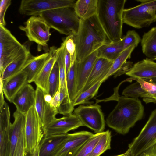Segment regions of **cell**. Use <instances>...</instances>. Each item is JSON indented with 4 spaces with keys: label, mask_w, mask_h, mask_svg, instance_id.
Masks as SVG:
<instances>
[{
    "label": "cell",
    "mask_w": 156,
    "mask_h": 156,
    "mask_svg": "<svg viewBox=\"0 0 156 156\" xmlns=\"http://www.w3.org/2000/svg\"><path fill=\"white\" fill-rule=\"evenodd\" d=\"M103 132L94 134L74 156H89L100 140Z\"/></svg>",
    "instance_id": "obj_36"
},
{
    "label": "cell",
    "mask_w": 156,
    "mask_h": 156,
    "mask_svg": "<svg viewBox=\"0 0 156 156\" xmlns=\"http://www.w3.org/2000/svg\"><path fill=\"white\" fill-rule=\"evenodd\" d=\"M69 134L43 137L40 144L39 156H55Z\"/></svg>",
    "instance_id": "obj_21"
},
{
    "label": "cell",
    "mask_w": 156,
    "mask_h": 156,
    "mask_svg": "<svg viewBox=\"0 0 156 156\" xmlns=\"http://www.w3.org/2000/svg\"><path fill=\"white\" fill-rule=\"evenodd\" d=\"M25 128L20 136L13 156H25Z\"/></svg>",
    "instance_id": "obj_39"
},
{
    "label": "cell",
    "mask_w": 156,
    "mask_h": 156,
    "mask_svg": "<svg viewBox=\"0 0 156 156\" xmlns=\"http://www.w3.org/2000/svg\"><path fill=\"white\" fill-rule=\"evenodd\" d=\"M44 136L40 120L34 106L26 114V151L30 153L35 151Z\"/></svg>",
    "instance_id": "obj_8"
},
{
    "label": "cell",
    "mask_w": 156,
    "mask_h": 156,
    "mask_svg": "<svg viewBox=\"0 0 156 156\" xmlns=\"http://www.w3.org/2000/svg\"><path fill=\"white\" fill-rule=\"evenodd\" d=\"M129 156V153L128 152V151L127 150V151L124 153L120 154L119 155H116V156Z\"/></svg>",
    "instance_id": "obj_49"
},
{
    "label": "cell",
    "mask_w": 156,
    "mask_h": 156,
    "mask_svg": "<svg viewBox=\"0 0 156 156\" xmlns=\"http://www.w3.org/2000/svg\"><path fill=\"white\" fill-rule=\"evenodd\" d=\"M143 101L146 104L154 103L156 104V94L149 95L143 98Z\"/></svg>",
    "instance_id": "obj_45"
},
{
    "label": "cell",
    "mask_w": 156,
    "mask_h": 156,
    "mask_svg": "<svg viewBox=\"0 0 156 156\" xmlns=\"http://www.w3.org/2000/svg\"><path fill=\"white\" fill-rule=\"evenodd\" d=\"M83 125L78 118L72 114L60 118H55L42 129L44 137L67 134Z\"/></svg>",
    "instance_id": "obj_12"
},
{
    "label": "cell",
    "mask_w": 156,
    "mask_h": 156,
    "mask_svg": "<svg viewBox=\"0 0 156 156\" xmlns=\"http://www.w3.org/2000/svg\"><path fill=\"white\" fill-rule=\"evenodd\" d=\"M64 50V46L62 43L61 44V46L57 48L56 55V60L58 62L59 68L60 79L59 87H65L67 88Z\"/></svg>",
    "instance_id": "obj_35"
},
{
    "label": "cell",
    "mask_w": 156,
    "mask_h": 156,
    "mask_svg": "<svg viewBox=\"0 0 156 156\" xmlns=\"http://www.w3.org/2000/svg\"><path fill=\"white\" fill-rule=\"evenodd\" d=\"M39 148L40 144L37 147L35 151L32 153H27L25 151V156H39Z\"/></svg>",
    "instance_id": "obj_46"
},
{
    "label": "cell",
    "mask_w": 156,
    "mask_h": 156,
    "mask_svg": "<svg viewBox=\"0 0 156 156\" xmlns=\"http://www.w3.org/2000/svg\"><path fill=\"white\" fill-rule=\"evenodd\" d=\"M51 52L50 48L48 52L36 56L32 55L30 56L22 70L27 76L28 83L34 82L51 55Z\"/></svg>",
    "instance_id": "obj_20"
},
{
    "label": "cell",
    "mask_w": 156,
    "mask_h": 156,
    "mask_svg": "<svg viewBox=\"0 0 156 156\" xmlns=\"http://www.w3.org/2000/svg\"><path fill=\"white\" fill-rule=\"evenodd\" d=\"M122 94L126 97L136 99H138L140 97L143 98L150 95L137 81L127 87L123 91Z\"/></svg>",
    "instance_id": "obj_33"
},
{
    "label": "cell",
    "mask_w": 156,
    "mask_h": 156,
    "mask_svg": "<svg viewBox=\"0 0 156 156\" xmlns=\"http://www.w3.org/2000/svg\"><path fill=\"white\" fill-rule=\"evenodd\" d=\"M135 48L134 46H132L122 51L113 61L109 71L104 79V81L121 69L127 62V59L131 58V54Z\"/></svg>",
    "instance_id": "obj_28"
},
{
    "label": "cell",
    "mask_w": 156,
    "mask_h": 156,
    "mask_svg": "<svg viewBox=\"0 0 156 156\" xmlns=\"http://www.w3.org/2000/svg\"><path fill=\"white\" fill-rule=\"evenodd\" d=\"M136 80L140 83L142 87L150 95L156 94V85L141 79L136 78Z\"/></svg>",
    "instance_id": "obj_42"
},
{
    "label": "cell",
    "mask_w": 156,
    "mask_h": 156,
    "mask_svg": "<svg viewBox=\"0 0 156 156\" xmlns=\"http://www.w3.org/2000/svg\"><path fill=\"white\" fill-rule=\"evenodd\" d=\"M117 93L113 100L117 104L106 119V123L110 128L119 133L124 135L129 131L138 121L143 117L144 107L141 101L124 96Z\"/></svg>",
    "instance_id": "obj_1"
},
{
    "label": "cell",
    "mask_w": 156,
    "mask_h": 156,
    "mask_svg": "<svg viewBox=\"0 0 156 156\" xmlns=\"http://www.w3.org/2000/svg\"><path fill=\"white\" fill-rule=\"evenodd\" d=\"M75 39L77 62L83 60L102 45L112 43L97 15L86 20L80 19L79 30Z\"/></svg>",
    "instance_id": "obj_2"
},
{
    "label": "cell",
    "mask_w": 156,
    "mask_h": 156,
    "mask_svg": "<svg viewBox=\"0 0 156 156\" xmlns=\"http://www.w3.org/2000/svg\"><path fill=\"white\" fill-rule=\"evenodd\" d=\"M77 63L76 60L72 62L70 68L66 74L67 90L72 103L75 98Z\"/></svg>",
    "instance_id": "obj_29"
},
{
    "label": "cell",
    "mask_w": 156,
    "mask_h": 156,
    "mask_svg": "<svg viewBox=\"0 0 156 156\" xmlns=\"http://www.w3.org/2000/svg\"><path fill=\"white\" fill-rule=\"evenodd\" d=\"M58 91L59 104L57 109L58 114L65 116L72 114L74 110V106L70 99L67 88L65 87H60Z\"/></svg>",
    "instance_id": "obj_27"
},
{
    "label": "cell",
    "mask_w": 156,
    "mask_h": 156,
    "mask_svg": "<svg viewBox=\"0 0 156 156\" xmlns=\"http://www.w3.org/2000/svg\"><path fill=\"white\" fill-rule=\"evenodd\" d=\"M29 49L21 44L5 26L0 24V74L6 67Z\"/></svg>",
    "instance_id": "obj_6"
},
{
    "label": "cell",
    "mask_w": 156,
    "mask_h": 156,
    "mask_svg": "<svg viewBox=\"0 0 156 156\" xmlns=\"http://www.w3.org/2000/svg\"><path fill=\"white\" fill-rule=\"evenodd\" d=\"M44 92L37 87L36 89V96L34 107L40 118L42 127L43 125L47 103L45 101Z\"/></svg>",
    "instance_id": "obj_32"
},
{
    "label": "cell",
    "mask_w": 156,
    "mask_h": 156,
    "mask_svg": "<svg viewBox=\"0 0 156 156\" xmlns=\"http://www.w3.org/2000/svg\"><path fill=\"white\" fill-rule=\"evenodd\" d=\"M97 55V50L83 60L77 62L75 99L82 92L94 64L98 58Z\"/></svg>",
    "instance_id": "obj_15"
},
{
    "label": "cell",
    "mask_w": 156,
    "mask_h": 156,
    "mask_svg": "<svg viewBox=\"0 0 156 156\" xmlns=\"http://www.w3.org/2000/svg\"><path fill=\"white\" fill-rule=\"evenodd\" d=\"M140 42L142 52L147 58L156 60V26L144 33Z\"/></svg>",
    "instance_id": "obj_23"
},
{
    "label": "cell",
    "mask_w": 156,
    "mask_h": 156,
    "mask_svg": "<svg viewBox=\"0 0 156 156\" xmlns=\"http://www.w3.org/2000/svg\"><path fill=\"white\" fill-rule=\"evenodd\" d=\"M19 29L25 32L29 40L34 42L39 46L47 47V43L51 35V27L39 16H31Z\"/></svg>",
    "instance_id": "obj_10"
},
{
    "label": "cell",
    "mask_w": 156,
    "mask_h": 156,
    "mask_svg": "<svg viewBox=\"0 0 156 156\" xmlns=\"http://www.w3.org/2000/svg\"><path fill=\"white\" fill-rule=\"evenodd\" d=\"M126 74L130 77L142 79L156 77V62L147 58L133 65Z\"/></svg>",
    "instance_id": "obj_19"
},
{
    "label": "cell",
    "mask_w": 156,
    "mask_h": 156,
    "mask_svg": "<svg viewBox=\"0 0 156 156\" xmlns=\"http://www.w3.org/2000/svg\"><path fill=\"white\" fill-rule=\"evenodd\" d=\"M111 141V132L108 130L103 132L100 140L89 156H100L106 151L110 149Z\"/></svg>",
    "instance_id": "obj_30"
},
{
    "label": "cell",
    "mask_w": 156,
    "mask_h": 156,
    "mask_svg": "<svg viewBox=\"0 0 156 156\" xmlns=\"http://www.w3.org/2000/svg\"><path fill=\"white\" fill-rule=\"evenodd\" d=\"M58 114L56 109L52 107L50 104L47 103V106L45 112L44 123L42 126V129L55 118V116Z\"/></svg>",
    "instance_id": "obj_40"
},
{
    "label": "cell",
    "mask_w": 156,
    "mask_h": 156,
    "mask_svg": "<svg viewBox=\"0 0 156 156\" xmlns=\"http://www.w3.org/2000/svg\"><path fill=\"white\" fill-rule=\"evenodd\" d=\"M123 50L121 40L104 44L97 50L98 58H103L113 62Z\"/></svg>",
    "instance_id": "obj_26"
},
{
    "label": "cell",
    "mask_w": 156,
    "mask_h": 156,
    "mask_svg": "<svg viewBox=\"0 0 156 156\" xmlns=\"http://www.w3.org/2000/svg\"><path fill=\"white\" fill-rule=\"evenodd\" d=\"M31 55L29 49L10 63L0 75V80H4L22 71Z\"/></svg>",
    "instance_id": "obj_25"
},
{
    "label": "cell",
    "mask_w": 156,
    "mask_h": 156,
    "mask_svg": "<svg viewBox=\"0 0 156 156\" xmlns=\"http://www.w3.org/2000/svg\"><path fill=\"white\" fill-rule=\"evenodd\" d=\"M62 43L65 48L70 55L72 62L76 60V45L75 35H71L68 36Z\"/></svg>",
    "instance_id": "obj_38"
},
{
    "label": "cell",
    "mask_w": 156,
    "mask_h": 156,
    "mask_svg": "<svg viewBox=\"0 0 156 156\" xmlns=\"http://www.w3.org/2000/svg\"><path fill=\"white\" fill-rule=\"evenodd\" d=\"M103 82V81H99L87 90L81 93L73 102V106L74 107L78 105L88 103L89 104L88 101L96 95Z\"/></svg>",
    "instance_id": "obj_31"
},
{
    "label": "cell",
    "mask_w": 156,
    "mask_h": 156,
    "mask_svg": "<svg viewBox=\"0 0 156 156\" xmlns=\"http://www.w3.org/2000/svg\"><path fill=\"white\" fill-rule=\"evenodd\" d=\"M113 62L103 58H98L82 90H87L99 81H103L108 74ZM81 92V93H82Z\"/></svg>",
    "instance_id": "obj_18"
},
{
    "label": "cell",
    "mask_w": 156,
    "mask_h": 156,
    "mask_svg": "<svg viewBox=\"0 0 156 156\" xmlns=\"http://www.w3.org/2000/svg\"><path fill=\"white\" fill-rule=\"evenodd\" d=\"M156 142V108L139 134L128 145L129 156H138Z\"/></svg>",
    "instance_id": "obj_7"
},
{
    "label": "cell",
    "mask_w": 156,
    "mask_h": 156,
    "mask_svg": "<svg viewBox=\"0 0 156 156\" xmlns=\"http://www.w3.org/2000/svg\"><path fill=\"white\" fill-rule=\"evenodd\" d=\"M64 52V60L66 68V74L67 72H68L71 66L72 62V59L70 54L66 49V48L65 47V46Z\"/></svg>",
    "instance_id": "obj_44"
},
{
    "label": "cell",
    "mask_w": 156,
    "mask_h": 156,
    "mask_svg": "<svg viewBox=\"0 0 156 156\" xmlns=\"http://www.w3.org/2000/svg\"><path fill=\"white\" fill-rule=\"evenodd\" d=\"M93 134L85 131L69 134L55 156H74Z\"/></svg>",
    "instance_id": "obj_13"
},
{
    "label": "cell",
    "mask_w": 156,
    "mask_h": 156,
    "mask_svg": "<svg viewBox=\"0 0 156 156\" xmlns=\"http://www.w3.org/2000/svg\"><path fill=\"white\" fill-rule=\"evenodd\" d=\"M101 108L96 104L81 105L74 109L73 114L78 118L83 126L98 133L103 132L105 127L104 117Z\"/></svg>",
    "instance_id": "obj_9"
},
{
    "label": "cell",
    "mask_w": 156,
    "mask_h": 156,
    "mask_svg": "<svg viewBox=\"0 0 156 156\" xmlns=\"http://www.w3.org/2000/svg\"><path fill=\"white\" fill-rule=\"evenodd\" d=\"M60 79L58 65L56 60L53 67L48 82V94L52 97L60 87Z\"/></svg>",
    "instance_id": "obj_34"
},
{
    "label": "cell",
    "mask_w": 156,
    "mask_h": 156,
    "mask_svg": "<svg viewBox=\"0 0 156 156\" xmlns=\"http://www.w3.org/2000/svg\"><path fill=\"white\" fill-rule=\"evenodd\" d=\"M39 16L50 27L60 34L76 35L78 31L80 19L74 7H64L45 11Z\"/></svg>",
    "instance_id": "obj_4"
},
{
    "label": "cell",
    "mask_w": 156,
    "mask_h": 156,
    "mask_svg": "<svg viewBox=\"0 0 156 156\" xmlns=\"http://www.w3.org/2000/svg\"><path fill=\"white\" fill-rule=\"evenodd\" d=\"M10 111L9 106L4 105L0 109V156H10Z\"/></svg>",
    "instance_id": "obj_14"
},
{
    "label": "cell",
    "mask_w": 156,
    "mask_h": 156,
    "mask_svg": "<svg viewBox=\"0 0 156 156\" xmlns=\"http://www.w3.org/2000/svg\"><path fill=\"white\" fill-rule=\"evenodd\" d=\"M11 0H1L0 2V24L5 26L6 23L5 20L6 12L11 4Z\"/></svg>",
    "instance_id": "obj_41"
},
{
    "label": "cell",
    "mask_w": 156,
    "mask_h": 156,
    "mask_svg": "<svg viewBox=\"0 0 156 156\" xmlns=\"http://www.w3.org/2000/svg\"><path fill=\"white\" fill-rule=\"evenodd\" d=\"M76 1L73 0H23L19 9L20 14L38 16L46 11L64 7H74Z\"/></svg>",
    "instance_id": "obj_11"
},
{
    "label": "cell",
    "mask_w": 156,
    "mask_h": 156,
    "mask_svg": "<svg viewBox=\"0 0 156 156\" xmlns=\"http://www.w3.org/2000/svg\"><path fill=\"white\" fill-rule=\"evenodd\" d=\"M44 98L47 103L50 104L52 100V97L48 94H45Z\"/></svg>",
    "instance_id": "obj_47"
},
{
    "label": "cell",
    "mask_w": 156,
    "mask_h": 156,
    "mask_svg": "<svg viewBox=\"0 0 156 156\" xmlns=\"http://www.w3.org/2000/svg\"><path fill=\"white\" fill-rule=\"evenodd\" d=\"M144 80L156 85V77L149 79H143Z\"/></svg>",
    "instance_id": "obj_48"
},
{
    "label": "cell",
    "mask_w": 156,
    "mask_h": 156,
    "mask_svg": "<svg viewBox=\"0 0 156 156\" xmlns=\"http://www.w3.org/2000/svg\"><path fill=\"white\" fill-rule=\"evenodd\" d=\"M126 0H98L99 21L112 42L120 41L122 35V15Z\"/></svg>",
    "instance_id": "obj_3"
},
{
    "label": "cell",
    "mask_w": 156,
    "mask_h": 156,
    "mask_svg": "<svg viewBox=\"0 0 156 156\" xmlns=\"http://www.w3.org/2000/svg\"><path fill=\"white\" fill-rule=\"evenodd\" d=\"M27 83V76L22 71L4 80H0V88L7 99L12 103L16 94Z\"/></svg>",
    "instance_id": "obj_17"
},
{
    "label": "cell",
    "mask_w": 156,
    "mask_h": 156,
    "mask_svg": "<svg viewBox=\"0 0 156 156\" xmlns=\"http://www.w3.org/2000/svg\"><path fill=\"white\" fill-rule=\"evenodd\" d=\"M141 3L124 9L123 23L136 29L147 27L156 21V0H136Z\"/></svg>",
    "instance_id": "obj_5"
},
{
    "label": "cell",
    "mask_w": 156,
    "mask_h": 156,
    "mask_svg": "<svg viewBox=\"0 0 156 156\" xmlns=\"http://www.w3.org/2000/svg\"><path fill=\"white\" fill-rule=\"evenodd\" d=\"M141 38L138 33L134 30H129L121 39L123 50L134 46L137 47L141 42Z\"/></svg>",
    "instance_id": "obj_37"
},
{
    "label": "cell",
    "mask_w": 156,
    "mask_h": 156,
    "mask_svg": "<svg viewBox=\"0 0 156 156\" xmlns=\"http://www.w3.org/2000/svg\"><path fill=\"white\" fill-rule=\"evenodd\" d=\"M51 53L34 82L37 87L41 88L45 94H48V82L54 64L56 60L57 48L50 47Z\"/></svg>",
    "instance_id": "obj_22"
},
{
    "label": "cell",
    "mask_w": 156,
    "mask_h": 156,
    "mask_svg": "<svg viewBox=\"0 0 156 156\" xmlns=\"http://www.w3.org/2000/svg\"><path fill=\"white\" fill-rule=\"evenodd\" d=\"M35 96L36 90L27 83L16 94L12 103L15 105L16 110L26 115L34 106Z\"/></svg>",
    "instance_id": "obj_16"
},
{
    "label": "cell",
    "mask_w": 156,
    "mask_h": 156,
    "mask_svg": "<svg viewBox=\"0 0 156 156\" xmlns=\"http://www.w3.org/2000/svg\"><path fill=\"white\" fill-rule=\"evenodd\" d=\"M138 156H156V142Z\"/></svg>",
    "instance_id": "obj_43"
},
{
    "label": "cell",
    "mask_w": 156,
    "mask_h": 156,
    "mask_svg": "<svg viewBox=\"0 0 156 156\" xmlns=\"http://www.w3.org/2000/svg\"><path fill=\"white\" fill-rule=\"evenodd\" d=\"M98 0H78L75 4V12L81 20H85L97 15Z\"/></svg>",
    "instance_id": "obj_24"
}]
</instances>
